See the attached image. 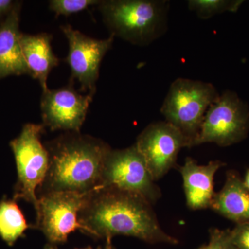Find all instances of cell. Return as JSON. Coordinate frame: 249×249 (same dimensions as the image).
I'll return each instance as SVG.
<instances>
[{"mask_svg":"<svg viewBox=\"0 0 249 249\" xmlns=\"http://www.w3.org/2000/svg\"><path fill=\"white\" fill-rule=\"evenodd\" d=\"M48 171L39 196L53 192L88 194L101 183L103 162L111 148L101 139L67 132L46 143Z\"/></svg>","mask_w":249,"mask_h":249,"instance_id":"7a4b0ae2","label":"cell"},{"mask_svg":"<svg viewBox=\"0 0 249 249\" xmlns=\"http://www.w3.org/2000/svg\"><path fill=\"white\" fill-rule=\"evenodd\" d=\"M45 130L43 124H25L20 134L10 142L18 173L14 199L27 201L34 209L38 201L36 191L43 183L49 168L48 150L41 142Z\"/></svg>","mask_w":249,"mask_h":249,"instance_id":"5b68a950","label":"cell"},{"mask_svg":"<svg viewBox=\"0 0 249 249\" xmlns=\"http://www.w3.org/2000/svg\"><path fill=\"white\" fill-rule=\"evenodd\" d=\"M52 36L47 33L37 35L22 34L20 37L23 55L30 76L40 83L43 91L48 89L47 78L60 60L52 47Z\"/></svg>","mask_w":249,"mask_h":249,"instance_id":"5bb4252c","label":"cell"},{"mask_svg":"<svg viewBox=\"0 0 249 249\" xmlns=\"http://www.w3.org/2000/svg\"><path fill=\"white\" fill-rule=\"evenodd\" d=\"M135 145L155 181L177 165L181 149L191 147V142L184 134L166 121L147 125L137 137Z\"/></svg>","mask_w":249,"mask_h":249,"instance_id":"9c48e42d","label":"cell"},{"mask_svg":"<svg viewBox=\"0 0 249 249\" xmlns=\"http://www.w3.org/2000/svg\"><path fill=\"white\" fill-rule=\"evenodd\" d=\"M98 0H51L49 9L56 16H68L84 11L93 5L99 4Z\"/></svg>","mask_w":249,"mask_h":249,"instance_id":"ac0fdd59","label":"cell"},{"mask_svg":"<svg viewBox=\"0 0 249 249\" xmlns=\"http://www.w3.org/2000/svg\"><path fill=\"white\" fill-rule=\"evenodd\" d=\"M45 249H55V247H54V246L48 245L46 246ZM83 249H93L90 248V247H88V248ZM97 249H116V248L115 247H114V245H113L112 242H111V239H107V240H106V246H105L104 248L102 249L101 248V247H99V248H98Z\"/></svg>","mask_w":249,"mask_h":249,"instance_id":"7402d4cb","label":"cell"},{"mask_svg":"<svg viewBox=\"0 0 249 249\" xmlns=\"http://www.w3.org/2000/svg\"><path fill=\"white\" fill-rule=\"evenodd\" d=\"M196 249H237L232 243L230 230L212 229L210 230L209 243Z\"/></svg>","mask_w":249,"mask_h":249,"instance_id":"d6986e66","label":"cell"},{"mask_svg":"<svg viewBox=\"0 0 249 249\" xmlns=\"http://www.w3.org/2000/svg\"><path fill=\"white\" fill-rule=\"evenodd\" d=\"M29 227L14 199L0 202V237L6 243L12 245Z\"/></svg>","mask_w":249,"mask_h":249,"instance_id":"2e32d148","label":"cell"},{"mask_svg":"<svg viewBox=\"0 0 249 249\" xmlns=\"http://www.w3.org/2000/svg\"><path fill=\"white\" fill-rule=\"evenodd\" d=\"M232 243L237 249H249V223L236 224L230 230Z\"/></svg>","mask_w":249,"mask_h":249,"instance_id":"ffe728a7","label":"cell"},{"mask_svg":"<svg viewBox=\"0 0 249 249\" xmlns=\"http://www.w3.org/2000/svg\"><path fill=\"white\" fill-rule=\"evenodd\" d=\"M88 194L53 192L38 196L35 228L43 232L49 245L65 243L71 232L82 231L78 213Z\"/></svg>","mask_w":249,"mask_h":249,"instance_id":"ba28073f","label":"cell"},{"mask_svg":"<svg viewBox=\"0 0 249 249\" xmlns=\"http://www.w3.org/2000/svg\"><path fill=\"white\" fill-rule=\"evenodd\" d=\"M60 29L68 40L69 52L65 60L71 70V79L78 80L80 89L93 96L101 61L111 49L115 36L110 34L104 40H96L73 29L70 24L61 26Z\"/></svg>","mask_w":249,"mask_h":249,"instance_id":"30bf717a","label":"cell"},{"mask_svg":"<svg viewBox=\"0 0 249 249\" xmlns=\"http://www.w3.org/2000/svg\"><path fill=\"white\" fill-rule=\"evenodd\" d=\"M98 188L129 192L142 196L151 205L160 197V188L156 186L135 144L122 150H108Z\"/></svg>","mask_w":249,"mask_h":249,"instance_id":"8992f818","label":"cell"},{"mask_svg":"<svg viewBox=\"0 0 249 249\" xmlns=\"http://www.w3.org/2000/svg\"><path fill=\"white\" fill-rule=\"evenodd\" d=\"M225 165L220 160H213L207 165H199L191 157H187L184 165L179 167L178 170L182 176L186 203L189 209L196 211L210 208L215 195L214 175Z\"/></svg>","mask_w":249,"mask_h":249,"instance_id":"7c38bea8","label":"cell"},{"mask_svg":"<svg viewBox=\"0 0 249 249\" xmlns=\"http://www.w3.org/2000/svg\"><path fill=\"white\" fill-rule=\"evenodd\" d=\"M19 30V6H15L0 25V79L11 75H30L23 55Z\"/></svg>","mask_w":249,"mask_h":249,"instance_id":"4fadbf2b","label":"cell"},{"mask_svg":"<svg viewBox=\"0 0 249 249\" xmlns=\"http://www.w3.org/2000/svg\"><path fill=\"white\" fill-rule=\"evenodd\" d=\"M82 231L97 238L134 237L150 244L176 245L178 241L160 228L152 205L121 190L98 188L87 195L78 213Z\"/></svg>","mask_w":249,"mask_h":249,"instance_id":"6da1fadb","label":"cell"},{"mask_svg":"<svg viewBox=\"0 0 249 249\" xmlns=\"http://www.w3.org/2000/svg\"><path fill=\"white\" fill-rule=\"evenodd\" d=\"M13 6L12 1L10 0H0V16L1 15L6 14L8 11H11Z\"/></svg>","mask_w":249,"mask_h":249,"instance_id":"44dd1931","label":"cell"},{"mask_svg":"<svg viewBox=\"0 0 249 249\" xmlns=\"http://www.w3.org/2000/svg\"><path fill=\"white\" fill-rule=\"evenodd\" d=\"M219 96L211 83L178 78L170 85L160 112L165 121L184 134L192 147L199 133L206 111Z\"/></svg>","mask_w":249,"mask_h":249,"instance_id":"277c9868","label":"cell"},{"mask_svg":"<svg viewBox=\"0 0 249 249\" xmlns=\"http://www.w3.org/2000/svg\"><path fill=\"white\" fill-rule=\"evenodd\" d=\"M242 3V1L227 0H189L188 6L201 19H208L226 11H236Z\"/></svg>","mask_w":249,"mask_h":249,"instance_id":"e0dca14e","label":"cell"},{"mask_svg":"<svg viewBox=\"0 0 249 249\" xmlns=\"http://www.w3.org/2000/svg\"><path fill=\"white\" fill-rule=\"evenodd\" d=\"M243 183L244 184H245L246 188H247L249 191V168L247 170V172H246L245 178H244L243 180Z\"/></svg>","mask_w":249,"mask_h":249,"instance_id":"603a6c76","label":"cell"},{"mask_svg":"<svg viewBox=\"0 0 249 249\" xmlns=\"http://www.w3.org/2000/svg\"><path fill=\"white\" fill-rule=\"evenodd\" d=\"M98 6L110 34L133 45H150L166 31L169 1L106 0Z\"/></svg>","mask_w":249,"mask_h":249,"instance_id":"3957f363","label":"cell"},{"mask_svg":"<svg viewBox=\"0 0 249 249\" xmlns=\"http://www.w3.org/2000/svg\"><path fill=\"white\" fill-rule=\"evenodd\" d=\"M93 96H83L73 85L42 92L41 113L44 125L52 131L80 132Z\"/></svg>","mask_w":249,"mask_h":249,"instance_id":"8fae6325","label":"cell"},{"mask_svg":"<svg viewBox=\"0 0 249 249\" xmlns=\"http://www.w3.org/2000/svg\"><path fill=\"white\" fill-rule=\"evenodd\" d=\"M210 208L236 224L249 223V191L235 172H228L225 184Z\"/></svg>","mask_w":249,"mask_h":249,"instance_id":"9a60e30c","label":"cell"},{"mask_svg":"<svg viewBox=\"0 0 249 249\" xmlns=\"http://www.w3.org/2000/svg\"><path fill=\"white\" fill-rule=\"evenodd\" d=\"M249 129L248 106L235 93L227 91L206 111L193 147L207 142L229 146L245 139Z\"/></svg>","mask_w":249,"mask_h":249,"instance_id":"52a82bcc","label":"cell"}]
</instances>
